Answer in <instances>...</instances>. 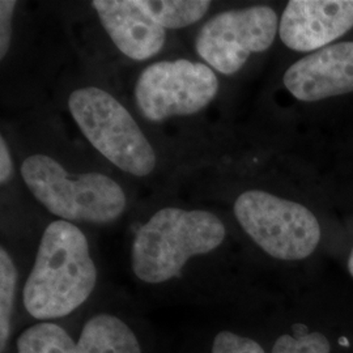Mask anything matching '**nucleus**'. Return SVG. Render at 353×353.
Masks as SVG:
<instances>
[{"mask_svg": "<svg viewBox=\"0 0 353 353\" xmlns=\"http://www.w3.org/2000/svg\"><path fill=\"white\" fill-rule=\"evenodd\" d=\"M96 283L97 268L84 233L72 223L54 221L42 234L26 280V310L39 321L63 318L88 300Z\"/></svg>", "mask_w": 353, "mask_h": 353, "instance_id": "obj_1", "label": "nucleus"}, {"mask_svg": "<svg viewBox=\"0 0 353 353\" xmlns=\"http://www.w3.org/2000/svg\"><path fill=\"white\" fill-rule=\"evenodd\" d=\"M225 236V225L212 212L165 207L138 229L132 271L143 283H166L181 275L190 258L214 252Z\"/></svg>", "mask_w": 353, "mask_h": 353, "instance_id": "obj_2", "label": "nucleus"}, {"mask_svg": "<svg viewBox=\"0 0 353 353\" xmlns=\"http://www.w3.org/2000/svg\"><path fill=\"white\" fill-rule=\"evenodd\" d=\"M26 188L38 202L64 221L108 224L126 210V194L101 173L71 176L46 154L29 156L21 165Z\"/></svg>", "mask_w": 353, "mask_h": 353, "instance_id": "obj_3", "label": "nucleus"}, {"mask_svg": "<svg viewBox=\"0 0 353 353\" xmlns=\"http://www.w3.org/2000/svg\"><path fill=\"white\" fill-rule=\"evenodd\" d=\"M68 109L89 143L128 174L145 176L156 168V153L126 108L101 88L74 90Z\"/></svg>", "mask_w": 353, "mask_h": 353, "instance_id": "obj_4", "label": "nucleus"}, {"mask_svg": "<svg viewBox=\"0 0 353 353\" xmlns=\"http://www.w3.org/2000/svg\"><path fill=\"white\" fill-rule=\"evenodd\" d=\"M234 214L248 236L280 261L305 259L321 241V225L310 210L265 191L241 194L234 203Z\"/></svg>", "mask_w": 353, "mask_h": 353, "instance_id": "obj_5", "label": "nucleus"}, {"mask_svg": "<svg viewBox=\"0 0 353 353\" xmlns=\"http://www.w3.org/2000/svg\"><path fill=\"white\" fill-rule=\"evenodd\" d=\"M217 92L219 80L210 65L189 59L160 61L140 74L135 100L145 119L161 122L202 112Z\"/></svg>", "mask_w": 353, "mask_h": 353, "instance_id": "obj_6", "label": "nucleus"}, {"mask_svg": "<svg viewBox=\"0 0 353 353\" xmlns=\"http://www.w3.org/2000/svg\"><path fill=\"white\" fill-rule=\"evenodd\" d=\"M278 30V14L268 6L227 11L204 24L195 39V50L214 71L234 75L250 55L271 48Z\"/></svg>", "mask_w": 353, "mask_h": 353, "instance_id": "obj_7", "label": "nucleus"}, {"mask_svg": "<svg viewBox=\"0 0 353 353\" xmlns=\"http://www.w3.org/2000/svg\"><path fill=\"white\" fill-rule=\"evenodd\" d=\"M353 28V0H290L279 23L281 42L293 51L327 48Z\"/></svg>", "mask_w": 353, "mask_h": 353, "instance_id": "obj_8", "label": "nucleus"}, {"mask_svg": "<svg viewBox=\"0 0 353 353\" xmlns=\"http://www.w3.org/2000/svg\"><path fill=\"white\" fill-rule=\"evenodd\" d=\"M283 83L303 102H316L353 92V41L334 43L292 64Z\"/></svg>", "mask_w": 353, "mask_h": 353, "instance_id": "obj_9", "label": "nucleus"}, {"mask_svg": "<svg viewBox=\"0 0 353 353\" xmlns=\"http://www.w3.org/2000/svg\"><path fill=\"white\" fill-rule=\"evenodd\" d=\"M93 8L118 50L134 61H147L163 50L166 29L160 26L143 0H94Z\"/></svg>", "mask_w": 353, "mask_h": 353, "instance_id": "obj_10", "label": "nucleus"}, {"mask_svg": "<svg viewBox=\"0 0 353 353\" xmlns=\"http://www.w3.org/2000/svg\"><path fill=\"white\" fill-rule=\"evenodd\" d=\"M75 353H141L134 331L118 316H92L81 330Z\"/></svg>", "mask_w": 353, "mask_h": 353, "instance_id": "obj_11", "label": "nucleus"}, {"mask_svg": "<svg viewBox=\"0 0 353 353\" xmlns=\"http://www.w3.org/2000/svg\"><path fill=\"white\" fill-rule=\"evenodd\" d=\"M152 17L164 29H181L202 20L211 1L207 0H143Z\"/></svg>", "mask_w": 353, "mask_h": 353, "instance_id": "obj_12", "label": "nucleus"}, {"mask_svg": "<svg viewBox=\"0 0 353 353\" xmlns=\"http://www.w3.org/2000/svg\"><path fill=\"white\" fill-rule=\"evenodd\" d=\"M76 343L63 327L39 322L17 339V353H75Z\"/></svg>", "mask_w": 353, "mask_h": 353, "instance_id": "obj_13", "label": "nucleus"}, {"mask_svg": "<svg viewBox=\"0 0 353 353\" xmlns=\"http://www.w3.org/2000/svg\"><path fill=\"white\" fill-rule=\"evenodd\" d=\"M17 290V270L8 252L0 249V348L4 352L11 335L14 297Z\"/></svg>", "mask_w": 353, "mask_h": 353, "instance_id": "obj_14", "label": "nucleus"}, {"mask_svg": "<svg viewBox=\"0 0 353 353\" xmlns=\"http://www.w3.org/2000/svg\"><path fill=\"white\" fill-rule=\"evenodd\" d=\"M296 331V335H281L275 341L272 353H330L331 345L327 338L321 332Z\"/></svg>", "mask_w": 353, "mask_h": 353, "instance_id": "obj_15", "label": "nucleus"}, {"mask_svg": "<svg viewBox=\"0 0 353 353\" xmlns=\"http://www.w3.org/2000/svg\"><path fill=\"white\" fill-rule=\"evenodd\" d=\"M211 353H265L252 339L243 338L230 331H221L216 335Z\"/></svg>", "mask_w": 353, "mask_h": 353, "instance_id": "obj_16", "label": "nucleus"}, {"mask_svg": "<svg viewBox=\"0 0 353 353\" xmlns=\"http://www.w3.org/2000/svg\"><path fill=\"white\" fill-rule=\"evenodd\" d=\"M17 3L14 0L0 1V58L4 59L11 46L12 17Z\"/></svg>", "mask_w": 353, "mask_h": 353, "instance_id": "obj_17", "label": "nucleus"}, {"mask_svg": "<svg viewBox=\"0 0 353 353\" xmlns=\"http://www.w3.org/2000/svg\"><path fill=\"white\" fill-rule=\"evenodd\" d=\"M13 176V161L4 138H0V183L6 185Z\"/></svg>", "mask_w": 353, "mask_h": 353, "instance_id": "obj_18", "label": "nucleus"}, {"mask_svg": "<svg viewBox=\"0 0 353 353\" xmlns=\"http://www.w3.org/2000/svg\"><path fill=\"white\" fill-rule=\"evenodd\" d=\"M348 271H350V274L352 275L353 278V249L351 255H350V259H348Z\"/></svg>", "mask_w": 353, "mask_h": 353, "instance_id": "obj_19", "label": "nucleus"}]
</instances>
